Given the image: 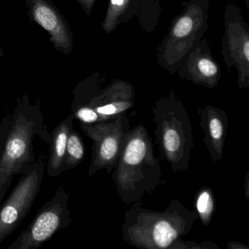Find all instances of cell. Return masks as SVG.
<instances>
[{"label": "cell", "instance_id": "52a82bcc", "mask_svg": "<svg viewBox=\"0 0 249 249\" xmlns=\"http://www.w3.org/2000/svg\"><path fill=\"white\" fill-rule=\"evenodd\" d=\"M69 195L59 187L54 196L36 214L30 225L8 249H37L52 239L57 231L71 225V212L68 209Z\"/></svg>", "mask_w": 249, "mask_h": 249}, {"label": "cell", "instance_id": "9a60e30c", "mask_svg": "<svg viewBox=\"0 0 249 249\" xmlns=\"http://www.w3.org/2000/svg\"><path fill=\"white\" fill-rule=\"evenodd\" d=\"M199 71L205 76L211 77L215 75L217 72V68L213 62L209 59H202L198 63Z\"/></svg>", "mask_w": 249, "mask_h": 249}, {"label": "cell", "instance_id": "277c9868", "mask_svg": "<svg viewBox=\"0 0 249 249\" xmlns=\"http://www.w3.org/2000/svg\"><path fill=\"white\" fill-rule=\"evenodd\" d=\"M156 142L160 152L175 171L189 167L194 145L191 119L187 112L177 107L154 109Z\"/></svg>", "mask_w": 249, "mask_h": 249}, {"label": "cell", "instance_id": "3957f363", "mask_svg": "<svg viewBox=\"0 0 249 249\" xmlns=\"http://www.w3.org/2000/svg\"><path fill=\"white\" fill-rule=\"evenodd\" d=\"M115 168L113 180L125 203L138 202L145 192L155 191L161 180V168L152 139L144 126L129 129Z\"/></svg>", "mask_w": 249, "mask_h": 249}, {"label": "cell", "instance_id": "2e32d148", "mask_svg": "<svg viewBox=\"0 0 249 249\" xmlns=\"http://www.w3.org/2000/svg\"><path fill=\"white\" fill-rule=\"evenodd\" d=\"M243 52H244L245 56H246L247 61L249 60V41L246 42L244 46H243Z\"/></svg>", "mask_w": 249, "mask_h": 249}, {"label": "cell", "instance_id": "9c48e42d", "mask_svg": "<svg viewBox=\"0 0 249 249\" xmlns=\"http://www.w3.org/2000/svg\"><path fill=\"white\" fill-rule=\"evenodd\" d=\"M201 124L205 130V140L213 160L222 156L223 147L226 139L227 118L224 112L210 109L202 112Z\"/></svg>", "mask_w": 249, "mask_h": 249}, {"label": "cell", "instance_id": "8992f818", "mask_svg": "<svg viewBox=\"0 0 249 249\" xmlns=\"http://www.w3.org/2000/svg\"><path fill=\"white\" fill-rule=\"evenodd\" d=\"M46 170V160L40 156L26 170L5 202L0 205V243L12 234L31 210L40 192Z\"/></svg>", "mask_w": 249, "mask_h": 249}, {"label": "cell", "instance_id": "ac0fdd59", "mask_svg": "<svg viewBox=\"0 0 249 249\" xmlns=\"http://www.w3.org/2000/svg\"><path fill=\"white\" fill-rule=\"evenodd\" d=\"M79 2H83L84 4H89L91 1L90 0H80Z\"/></svg>", "mask_w": 249, "mask_h": 249}, {"label": "cell", "instance_id": "ba28073f", "mask_svg": "<svg viewBox=\"0 0 249 249\" xmlns=\"http://www.w3.org/2000/svg\"><path fill=\"white\" fill-rule=\"evenodd\" d=\"M28 15L44 29L53 48L65 54L72 52V34L68 21L50 0H24Z\"/></svg>", "mask_w": 249, "mask_h": 249}, {"label": "cell", "instance_id": "7a4b0ae2", "mask_svg": "<svg viewBox=\"0 0 249 249\" xmlns=\"http://www.w3.org/2000/svg\"><path fill=\"white\" fill-rule=\"evenodd\" d=\"M123 238L129 244L142 249H170L187 234L198 214L181 202L173 200L164 211L142 208L139 201L125 213Z\"/></svg>", "mask_w": 249, "mask_h": 249}, {"label": "cell", "instance_id": "4fadbf2b", "mask_svg": "<svg viewBox=\"0 0 249 249\" xmlns=\"http://www.w3.org/2000/svg\"><path fill=\"white\" fill-rule=\"evenodd\" d=\"M192 28V19L189 17H183L175 27L174 35L178 37H184L189 34Z\"/></svg>", "mask_w": 249, "mask_h": 249}, {"label": "cell", "instance_id": "e0dca14e", "mask_svg": "<svg viewBox=\"0 0 249 249\" xmlns=\"http://www.w3.org/2000/svg\"><path fill=\"white\" fill-rule=\"evenodd\" d=\"M124 0H111V4L113 5H122Z\"/></svg>", "mask_w": 249, "mask_h": 249}, {"label": "cell", "instance_id": "d6986e66", "mask_svg": "<svg viewBox=\"0 0 249 249\" xmlns=\"http://www.w3.org/2000/svg\"><path fill=\"white\" fill-rule=\"evenodd\" d=\"M3 56V52H2V49H0V59Z\"/></svg>", "mask_w": 249, "mask_h": 249}, {"label": "cell", "instance_id": "6da1fadb", "mask_svg": "<svg viewBox=\"0 0 249 249\" xmlns=\"http://www.w3.org/2000/svg\"><path fill=\"white\" fill-rule=\"evenodd\" d=\"M39 105L30 104L27 97L20 100L11 115V126L0 157V205L9 189L13 178L23 174L36 162L33 140L38 136L52 143Z\"/></svg>", "mask_w": 249, "mask_h": 249}, {"label": "cell", "instance_id": "7c38bea8", "mask_svg": "<svg viewBox=\"0 0 249 249\" xmlns=\"http://www.w3.org/2000/svg\"><path fill=\"white\" fill-rule=\"evenodd\" d=\"M196 207L201 220L208 224L214 209L213 197L208 189L201 191L196 199Z\"/></svg>", "mask_w": 249, "mask_h": 249}, {"label": "cell", "instance_id": "8fae6325", "mask_svg": "<svg viewBox=\"0 0 249 249\" xmlns=\"http://www.w3.org/2000/svg\"><path fill=\"white\" fill-rule=\"evenodd\" d=\"M85 158V148L84 141L80 134L73 129L68 136L66 154L62 170H71L79 165Z\"/></svg>", "mask_w": 249, "mask_h": 249}, {"label": "cell", "instance_id": "5bb4252c", "mask_svg": "<svg viewBox=\"0 0 249 249\" xmlns=\"http://www.w3.org/2000/svg\"><path fill=\"white\" fill-rule=\"evenodd\" d=\"M11 115H7L2 119L1 124H0V157L2 154L4 144H5L10 126H11Z\"/></svg>", "mask_w": 249, "mask_h": 249}, {"label": "cell", "instance_id": "5b68a950", "mask_svg": "<svg viewBox=\"0 0 249 249\" xmlns=\"http://www.w3.org/2000/svg\"><path fill=\"white\" fill-rule=\"evenodd\" d=\"M80 128L92 141V157L89 175L91 176L103 169L110 173L117 164L126 135L130 129L126 114L91 124L80 123Z\"/></svg>", "mask_w": 249, "mask_h": 249}, {"label": "cell", "instance_id": "30bf717a", "mask_svg": "<svg viewBox=\"0 0 249 249\" xmlns=\"http://www.w3.org/2000/svg\"><path fill=\"white\" fill-rule=\"evenodd\" d=\"M73 116L69 115L52 132L50 154L47 161L49 177H57L63 172L62 166L66 154L67 142L71 130L73 129Z\"/></svg>", "mask_w": 249, "mask_h": 249}]
</instances>
